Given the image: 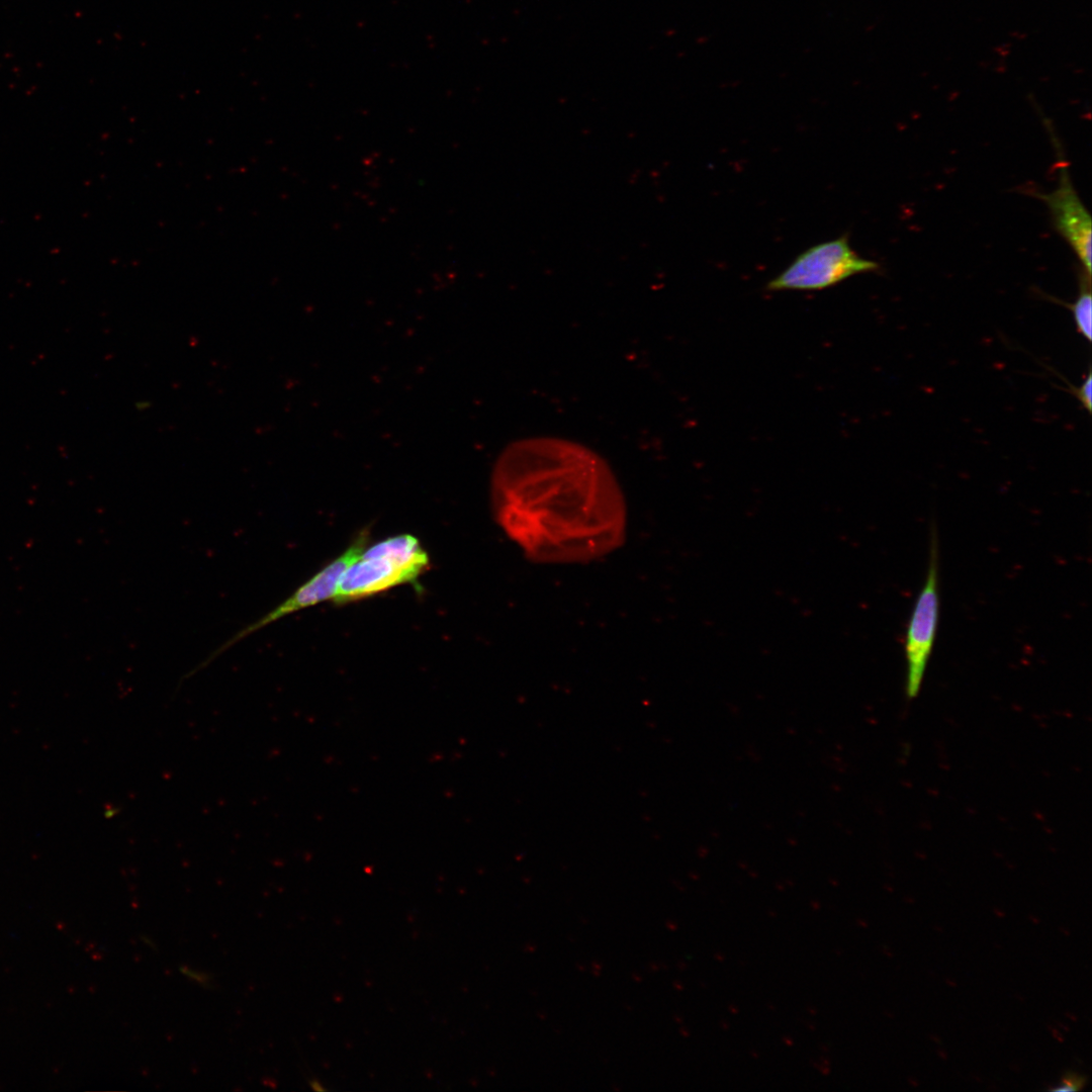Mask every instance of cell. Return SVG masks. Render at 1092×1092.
Masks as SVG:
<instances>
[{
  "label": "cell",
  "mask_w": 1092,
  "mask_h": 1092,
  "mask_svg": "<svg viewBox=\"0 0 1092 1092\" xmlns=\"http://www.w3.org/2000/svg\"><path fill=\"white\" fill-rule=\"evenodd\" d=\"M418 578L387 558L361 554L343 573L334 601L346 604L399 584L415 583Z\"/></svg>",
  "instance_id": "8992f818"
},
{
  "label": "cell",
  "mask_w": 1092,
  "mask_h": 1092,
  "mask_svg": "<svg viewBox=\"0 0 1092 1092\" xmlns=\"http://www.w3.org/2000/svg\"><path fill=\"white\" fill-rule=\"evenodd\" d=\"M185 970L187 971V972H185V974H186L187 976H189V977H191V978H194L195 980H197L198 982H200V983H202V984H204V983H205V981H207V980H208L207 978H205V977L203 976V974H202V976H201V974H200V975H198V974H197L196 972H194V971H189V970H187V969H185Z\"/></svg>",
  "instance_id": "8fae6325"
},
{
  "label": "cell",
  "mask_w": 1092,
  "mask_h": 1092,
  "mask_svg": "<svg viewBox=\"0 0 1092 1092\" xmlns=\"http://www.w3.org/2000/svg\"><path fill=\"white\" fill-rule=\"evenodd\" d=\"M489 493L495 523L532 563H589L626 540L621 484L608 461L577 441L509 443L492 466Z\"/></svg>",
  "instance_id": "6da1fadb"
},
{
  "label": "cell",
  "mask_w": 1092,
  "mask_h": 1092,
  "mask_svg": "<svg viewBox=\"0 0 1092 1092\" xmlns=\"http://www.w3.org/2000/svg\"><path fill=\"white\" fill-rule=\"evenodd\" d=\"M1086 1078L1079 1076L1073 1072H1067L1062 1079V1086L1053 1089L1054 1091H1078L1085 1086Z\"/></svg>",
  "instance_id": "30bf717a"
},
{
  "label": "cell",
  "mask_w": 1092,
  "mask_h": 1092,
  "mask_svg": "<svg viewBox=\"0 0 1092 1092\" xmlns=\"http://www.w3.org/2000/svg\"><path fill=\"white\" fill-rule=\"evenodd\" d=\"M367 540L368 533L363 531L341 555L317 571L273 610L258 620L246 625L231 638L226 639L223 644L211 652L202 662L185 674L184 677L189 678L233 645L259 631L263 627L297 611L312 607L328 600H334L343 573L350 564L361 556L367 546Z\"/></svg>",
  "instance_id": "277c9868"
},
{
  "label": "cell",
  "mask_w": 1092,
  "mask_h": 1092,
  "mask_svg": "<svg viewBox=\"0 0 1092 1092\" xmlns=\"http://www.w3.org/2000/svg\"><path fill=\"white\" fill-rule=\"evenodd\" d=\"M879 265L860 257L848 237L815 245L800 254L783 272L766 284L769 291L821 290L853 275L872 272Z\"/></svg>",
  "instance_id": "7a4b0ae2"
},
{
  "label": "cell",
  "mask_w": 1092,
  "mask_h": 1092,
  "mask_svg": "<svg viewBox=\"0 0 1092 1092\" xmlns=\"http://www.w3.org/2000/svg\"><path fill=\"white\" fill-rule=\"evenodd\" d=\"M939 559L935 530L931 533L926 577L912 609L905 637L906 695L915 698L921 688L935 642L939 621Z\"/></svg>",
  "instance_id": "3957f363"
},
{
  "label": "cell",
  "mask_w": 1092,
  "mask_h": 1092,
  "mask_svg": "<svg viewBox=\"0 0 1092 1092\" xmlns=\"http://www.w3.org/2000/svg\"><path fill=\"white\" fill-rule=\"evenodd\" d=\"M362 556L387 558L418 577L429 566L427 551L419 539L411 534L390 536L366 546Z\"/></svg>",
  "instance_id": "52a82bcc"
},
{
  "label": "cell",
  "mask_w": 1092,
  "mask_h": 1092,
  "mask_svg": "<svg viewBox=\"0 0 1092 1092\" xmlns=\"http://www.w3.org/2000/svg\"><path fill=\"white\" fill-rule=\"evenodd\" d=\"M1059 162L1056 189L1034 194L1046 204L1055 229L1073 249L1083 270L1091 276V216L1072 184L1066 161L1061 159Z\"/></svg>",
  "instance_id": "5b68a950"
},
{
  "label": "cell",
  "mask_w": 1092,
  "mask_h": 1092,
  "mask_svg": "<svg viewBox=\"0 0 1092 1092\" xmlns=\"http://www.w3.org/2000/svg\"><path fill=\"white\" fill-rule=\"evenodd\" d=\"M1091 384H1092V377H1091V370L1089 369L1088 374H1087L1086 378L1084 379L1083 383L1080 386H1078L1076 388H1073L1071 390L1072 393L1074 394V396H1076L1078 398V400L1082 403V405L1084 406V408L1087 410L1088 413L1091 412V389H1092Z\"/></svg>",
  "instance_id": "9c48e42d"
},
{
  "label": "cell",
  "mask_w": 1092,
  "mask_h": 1092,
  "mask_svg": "<svg viewBox=\"0 0 1092 1092\" xmlns=\"http://www.w3.org/2000/svg\"><path fill=\"white\" fill-rule=\"evenodd\" d=\"M1072 311L1077 332L1088 342L1092 339L1091 276L1082 268L1079 274V294L1073 303L1067 304Z\"/></svg>",
  "instance_id": "ba28073f"
}]
</instances>
